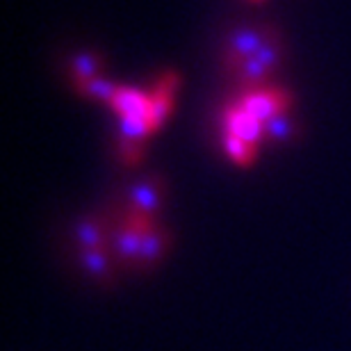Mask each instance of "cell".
Masks as SVG:
<instances>
[{
  "mask_svg": "<svg viewBox=\"0 0 351 351\" xmlns=\"http://www.w3.org/2000/svg\"><path fill=\"white\" fill-rule=\"evenodd\" d=\"M165 182L158 176H151L142 182H137L130 192V217L128 223L130 226L144 230L153 228V217H156L160 208V196H162Z\"/></svg>",
  "mask_w": 351,
  "mask_h": 351,
  "instance_id": "cell-1",
  "label": "cell"
},
{
  "mask_svg": "<svg viewBox=\"0 0 351 351\" xmlns=\"http://www.w3.org/2000/svg\"><path fill=\"white\" fill-rule=\"evenodd\" d=\"M290 94H285L280 89H251L240 101V108L247 110L261 123H267L269 119L280 114V112L290 110Z\"/></svg>",
  "mask_w": 351,
  "mask_h": 351,
  "instance_id": "cell-2",
  "label": "cell"
},
{
  "mask_svg": "<svg viewBox=\"0 0 351 351\" xmlns=\"http://www.w3.org/2000/svg\"><path fill=\"white\" fill-rule=\"evenodd\" d=\"M269 32L267 25H258V27H242V30L233 32L228 37L226 44V55H223V64H226L230 71H235L242 62H247L249 58L261 51V46L265 44V37Z\"/></svg>",
  "mask_w": 351,
  "mask_h": 351,
  "instance_id": "cell-3",
  "label": "cell"
},
{
  "mask_svg": "<svg viewBox=\"0 0 351 351\" xmlns=\"http://www.w3.org/2000/svg\"><path fill=\"white\" fill-rule=\"evenodd\" d=\"M223 125H226V135L240 137L249 144H261L265 139V123L254 119L247 110H242L240 105L226 110L223 114Z\"/></svg>",
  "mask_w": 351,
  "mask_h": 351,
  "instance_id": "cell-4",
  "label": "cell"
},
{
  "mask_svg": "<svg viewBox=\"0 0 351 351\" xmlns=\"http://www.w3.org/2000/svg\"><path fill=\"white\" fill-rule=\"evenodd\" d=\"M178 87V78L176 73H165L162 80L158 82V87L153 89V94L149 96V123H151V130L158 128L160 123L165 121L167 114L171 110V96H173V89Z\"/></svg>",
  "mask_w": 351,
  "mask_h": 351,
  "instance_id": "cell-5",
  "label": "cell"
},
{
  "mask_svg": "<svg viewBox=\"0 0 351 351\" xmlns=\"http://www.w3.org/2000/svg\"><path fill=\"white\" fill-rule=\"evenodd\" d=\"M167 249V233L160 228H149L144 230L142 235V249H139V258H137V265L135 269H151L160 258H162Z\"/></svg>",
  "mask_w": 351,
  "mask_h": 351,
  "instance_id": "cell-6",
  "label": "cell"
},
{
  "mask_svg": "<svg viewBox=\"0 0 351 351\" xmlns=\"http://www.w3.org/2000/svg\"><path fill=\"white\" fill-rule=\"evenodd\" d=\"M142 230L130 226L125 221V226L119 230L117 237H114V251L119 256V261L123 265H130L135 267L137 265V258H139V249H142Z\"/></svg>",
  "mask_w": 351,
  "mask_h": 351,
  "instance_id": "cell-7",
  "label": "cell"
},
{
  "mask_svg": "<svg viewBox=\"0 0 351 351\" xmlns=\"http://www.w3.org/2000/svg\"><path fill=\"white\" fill-rule=\"evenodd\" d=\"M119 117H146L149 114V96L137 89H117L114 101L110 103Z\"/></svg>",
  "mask_w": 351,
  "mask_h": 351,
  "instance_id": "cell-8",
  "label": "cell"
},
{
  "mask_svg": "<svg viewBox=\"0 0 351 351\" xmlns=\"http://www.w3.org/2000/svg\"><path fill=\"white\" fill-rule=\"evenodd\" d=\"M80 265L91 278L101 280V283H110L112 280V265L105 249H87L80 251Z\"/></svg>",
  "mask_w": 351,
  "mask_h": 351,
  "instance_id": "cell-9",
  "label": "cell"
},
{
  "mask_svg": "<svg viewBox=\"0 0 351 351\" xmlns=\"http://www.w3.org/2000/svg\"><path fill=\"white\" fill-rule=\"evenodd\" d=\"M297 135L299 125L287 112H280L265 123V139H271V142H292V139H297Z\"/></svg>",
  "mask_w": 351,
  "mask_h": 351,
  "instance_id": "cell-10",
  "label": "cell"
},
{
  "mask_svg": "<svg viewBox=\"0 0 351 351\" xmlns=\"http://www.w3.org/2000/svg\"><path fill=\"white\" fill-rule=\"evenodd\" d=\"M254 58L261 62V64L267 69V71H276V66L280 64V58H283V41H280V34L269 27V32H267L265 37V44L261 46V51H258Z\"/></svg>",
  "mask_w": 351,
  "mask_h": 351,
  "instance_id": "cell-11",
  "label": "cell"
},
{
  "mask_svg": "<svg viewBox=\"0 0 351 351\" xmlns=\"http://www.w3.org/2000/svg\"><path fill=\"white\" fill-rule=\"evenodd\" d=\"M101 66H103V62L94 53L75 55L73 62H71V75H73V80H75V87L82 85V82L91 80V78H96V75L101 73Z\"/></svg>",
  "mask_w": 351,
  "mask_h": 351,
  "instance_id": "cell-12",
  "label": "cell"
},
{
  "mask_svg": "<svg viewBox=\"0 0 351 351\" xmlns=\"http://www.w3.org/2000/svg\"><path fill=\"white\" fill-rule=\"evenodd\" d=\"M75 242L80 251L87 249H103V228L96 219H82L75 226Z\"/></svg>",
  "mask_w": 351,
  "mask_h": 351,
  "instance_id": "cell-13",
  "label": "cell"
},
{
  "mask_svg": "<svg viewBox=\"0 0 351 351\" xmlns=\"http://www.w3.org/2000/svg\"><path fill=\"white\" fill-rule=\"evenodd\" d=\"M78 91L89 96V98H94V101H103V103H112L117 96V87L112 85L110 80L101 78V75H96V78H91L87 82H82V85H78Z\"/></svg>",
  "mask_w": 351,
  "mask_h": 351,
  "instance_id": "cell-14",
  "label": "cell"
},
{
  "mask_svg": "<svg viewBox=\"0 0 351 351\" xmlns=\"http://www.w3.org/2000/svg\"><path fill=\"white\" fill-rule=\"evenodd\" d=\"M149 132V117H121V139L125 142H142Z\"/></svg>",
  "mask_w": 351,
  "mask_h": 351,
  "instance_id": "cell-15",
  "label": "cell"
},
{
  "mask_svg": "<svg viewBox=\"0 0 351 351\" xmlns=\"http://www.w3.org/2000/svg\"><path fill=\"white\" fill-rule=\"evenodd\" d=\"M223 149H226L230 160L237 162V165H249L251 160H254V156H256V146L254 144L244 142V139L233 137V135H226V139H223Z\"/></svg>",
  "mask_w": 351,
  "mask_h": 351,
  "instance_id": "cell-16",
  "label": "cell"
},
{
  "mask_svg": "<svg viewBox=\"0 0 351 351\" xmlns=\"http://www.w3.org/2000/svg\"><path fill=\"white\" fill-rule=\"evenodd\" d=\"M121 158L125 165H137L142 158V142H125L121 139Z\"/></svg>",
  "mask_w": 351,
  "mask_h": 351,
  "instance_id": "cell-17",
  "label": "cell"
}]
</instances>
